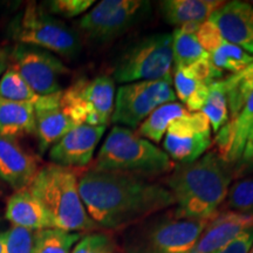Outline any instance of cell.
<instances>
[{
	"label": "cell",
	"instance_id": "cell-27",
	"mask_svg": "<svg viewBox=\"0 0 253 253\" xmlns=\"http://www.w3.org/2000/svg\"><path fill=\"white\" fill-rule=\"evenodd\" d=\"M82 238L79 232L60 229L36 231V253H71L75 244Z\"/></svg>",
	"mask_w": 253,
	"mask_h": 253
},
{
	"label": "cell",
	"instance_id": "cell-8",
	"mask_svg": "<svg viewBox=\"0 0 253 253\" xmlns=\"http://www.w3.org/2000/svg\"><path fill=\"white\" fill-rule=\"evenodd\" d=\"M176 99L172 77L122 84L115 94L112 122L137 128L155 109Z\"/></svg>",
	"mask_w": 253,
	"mask_h": 253
},
{
	"label": "cell",
	"instance_id": "cell-11",
	"mask_svg": "<svg viewBox=\"0 0 253 253\" xmlns=\"http://www.w3.org/2000/svg\"><path fill=\"white\" fill-rule=\"evenodd\" d=\"M148 6L141 0H103L80 19L79 27L89 39L108 42L130 30Z\"/></svg>",
	"mask_w": 253,
	"mask_h": 253
},
{
	"label": "cell",
	"instance_id": "cell-29",
	"mask_svg": "<svg viewBox=\"0 0 253 253\" xmlns=\"http://www.w3.org/2000/svg\"><path fill=\"white\" fill-rule=\"evenodd\" d=\"M210 59L217 68L235 74L248 67L253 61V55L249 54L235 43L224 40V42L213 53H211Z\"/></svg>",
	"mask_w": 253,
	"mask_h": 253
},
{
	"label": "cell",
	"instance_id": "cell-35",
	"mask_svg": "<svg viewBox=\"0 0 253 253\" xmlns=\"http://www.w3.org/2000/svg\"><path fill=\"white\" fill-rule=\"evenodd\" d=\"M253 245V227L245 230L213 253H249Z\"/></svg>",
	"mask_w": 253,
	"mask_h": 253
},
{
	"label": "cell",
	"instance_id": "cell-4",
	"mask_svg": "<svg viewBox=\"0 0 253 253\" xmlns=\"http://www.w3.org/2000/svg\"><path fill=\"white\" fill-rule=\"evenodd\" d=\"M175 169L166 151L131 129L115 126L101 145L91 170L131 175H161Z\"/></svg>",
	"mask_w": 253,
	"mask_h": 253
},
{
	"label": "cell",
	"instance_id": "cell-25",
	"mask_svg": "<svg viewBox=\"0 0 253 253\" xmlns=\"http://www.w3.org/2000/svg\"><path fill=\"white\" fill-rule=\"evenodd\" d=\"M224 82L226 88L230 120H232L240 112L253 91V61L240 72L227 77Z\"/></svg>",
	"mask_w": 253,
	"mask_h": 253
},
{
	"label": "cell",
	"instance_id": "cell-22",
	"mask_svg": "<svg viewBox=\"0 0 253 253\" xmlns=\"http://www.w3.org/2000/svg\"><path fill=\"white\" fill-rule=\"evenodd\" d=\"M201 24H189L177 27L172 38V60L175 68H185L192 63L209 58L205 50L199 45L196 31Z\"/></svg>",
	"mask_w": 253,
	"mask_h": 253
},
{
	"label": "cell",
	"instance_id": "cell-3",
	"mask_svg": "<svg viewBox=\"0 0 253 253\" xmlns=\"http://www.w3.org/2000/svg\"><path fill=\"white\" fill-rule=\"evenodd\" d=\"M78 179L74 168L49 164L38 171L28 188L49 213L55 229L79 233L100 229L84 207Z\"/></svg>",
	"mask_w": 253,
	"mask_h": 253
},
{
	"label": "cell",
	"instance_id": "cell-6",
	"mask_svg": "<svg viewBox=\"0 0 253 253\" xmlns=\"http://www.w3.org/2000/svg\"><path fill=\"white\" fill-rule=\"evenodd\" d=\"M11 33L21 45L38 47L67 59L75 58L81 50L78 34L34 2L28 4L12 23Z\"/></svg>",
	"mask_w": 253,
	"mask_h": 253
},
{
	"label": "cell",
	"instance_id": "cell-24",
	"mask_svg": "<svg viewBox=\"0 0 253 253\" xmlns=\"http://www.w3.org/2000/svg\"><path fill=\"white\" fill-rule=\"evenodd\" d=\"M173 89L176 97L190 113L201 112L209 94L210 84L192 78L183 69H173Z\"/></svg>",
	"mask_w": 253,
	"mask_h": 253
},
{
	"label": "cell",
	"instance_id": "cell-5",
	"mask_svg": "<svg viewBox=\"0 0 253 253\" xmlns=\"http://www.w3.org/2000/svg\"><path fill=\"white\" fill-rule=\"evenodd\" d=\"M208 223L178 218L173 210H166L128 227L123 250L126 253H189Z\"/></svg>",
	"mask_w": 253,
	"mask_h": 253
},
{
	"label": "cell",
	"instance_id": "cell-37",
	"mask_svg": "<svg viewBox=\"0 0 253 253\" xmlns=\"http://www.w3.org/2000/svg\"><path fill=\"white\" fill-rule=\"evenodd\" d=\"M8 59H9L8 53L6 52L5 49L0 48V78H1V75L4 74V72L8 67Z\"/></svg>",
	"mask_w": 253,
	"mask_h": 253
},
{
	"label": "cell",
	"instance_id": "cell-39",
	"mask_svg": "<svg viewBox=\"0 0 253 253\" xmlns=\"http://www.w3.org/2000/svg\"><path fill=\"white\" fill-rule=\"evenodd\" d=\"M249 253H253V245H252V248H251V250H250Z\"/></svg>",
	"mask_w": 253,
	"mask_h": 253
},
{
	"label": "cell",
	"instance_id": "cell-28",
	"mask_svg": "<svg viewBox=\"0 0 253 253\" xmlns=\"http://www.w3.org/2000/svg\"><path fill=\"white\" fill-rule=\"evenodd\" d=\"M0 97L13 102L32 103L36 106L41 99V95L34 93L13 68L7 67L0 78Z\"/></svg>",
	"mask_w": 253,
	"mask_h": 253
},
{
	"label": "cell",
	"instance_id": "cell-17",
	"mask_svg": "<svg viewBox=\"0 0 253 253\" xmlns=\"http://www.w3.org/2000/svg\"><path fill=\"white\" fill-rule=\"evenodd\" d=\"M253 227V214L226 211L209 220L189 253H213L245 230Z\"/></svg>",
	"mask_w": 253,
	"mask_h": 253
},
{
	"label": "cell",
	"instance_id": "cell-21",
	"mask_svg": "<svg viewBox=\"0 0 253 253\" xmlns=\"http://www.w3.org/2000/svg\"><path fill=\"white\" fill-rule=\"evenodd\" d=\"M0 134L15 138L36 134V110L32 103L0 97Z\"/></svg>",
	"mask_w": 253,
	"mask_h": 253
},
{
	"label": "cell",
	"instance_id": "cell-33",
	"mask_svg": "<svg viewBox=\"0 0 253 253\" xmlns=\"http://www.w3.org/2000/svg\"><path fill=\"white\" fill-rule=\"evenodd\" d=\"M94 0H52L46 2V8L53 14L65 18H75L89 9Z\"/></svg>",
	"mask_w": 253,
	"mask_h": 253
},
{
	"label": "cell",
	"instance_id": "cell-14",
	"mask_svg": "<svg viewBox=\"0 0 253 253\" xmlns=\"http://www.w3.org/2000/svg\"><path fill=\"white\" fill-rule=\"evenodd\" d=\"M61 91L41 96L34 106L36 110V135L41 153H45L73 128L80 126L63 106Z\"/></svg>",
	"mask_w": 253,
	"mask_h": 253
},
{
	"label": "cell",
	"instance_id": "cell-20",
	"mask_svg": "<svg viewBox=\"0 0 253 253\" xmlns=\"http://www.w3.org/2000/svg\"><path fill=\"white\" fill-rule=\"evenodd\" d=\"M224 4L219 0H166L160 7L168 23L179 27L204 23Z\"/></svg>",
	"mask_w": 253,
	"mask_h": 253
},
{
	"label": "cell",
	"instance_id": "cell-40",
	"mask_svg": "<svg viewBox=\"0 0 253 253\" xmlns=\"http://www.w3.org/2000/svg\"><path fill=\"white\" fill-rule=\"evenodd\" d=\"M249 2H250V4H251V5L253 6V1H249Z\"/></svg>",
	"mask_w": 253,
	"mask_h": 253
},
{
	"label": "cell",
	"instance_id": "cell-9",
	"mask_svg": "<svg viewBox=\"0 0 253 253\" xmlns=\"http://www.w3.org/2000/svg\"><path fill=\"white\" fill-rule=\"evenodd\" d=\"M61 100L78 125L107 126L115 104V84L108 75L79 80L62 90Z\"/></svg>",
	"mask_w": 253,
	"mask_h": 253
},
{
	"label": "cell",
	"instance_id": "cell-26",
	"mask_svg": "<svg viewBox=\"0 0 253 253\" xmlns=\"http://www.w3.org/2000/svg\"><path fill=\"white\" fill-rule=\"evenodd\" d=\"M201 112L207 116L210 122L211 130L216 134L229 122L230 112L224 80H217L210 84L207 101Z\"/></svg>",
	"mask_w": 253,
	"mask_h": 253
},
{
	"label": "cell",
	"instance_id": "cell-31",
	"mask_svg": "<svg viewBox=\"0 0 253 253\" xmlns=\"http://www.w3.org/2000/svg\"><path fill=\"white\" fill-rule=\"evenodd\" d=\"M227 207L236 212L253 214V178L233 183L226 196Z\"/></svg>",
	"mask_w": 253,
	"mask_h": 253
},
{
	"label": "cell",
	"instance_id": "cell-16",
	"mask_svg": "<svg viewBox=\"0 0 253 253\" xmlns=\"http://www.w3.org/2000/svg\"><path fill=\"white\" fill-rule=\"evenodd\" d=\"M38 171L36 157L24 150L15 138L0 134V178L20 191L30 188Z\"/></svg>",
	"mask_w": 253,
	"mask_h": 253
},
{
	"label": "cell",
	"instance_id": "cell-19",
	"mask_svg": "<svg viewBox=\"0 0 253 253\" xmlns=\"http://www.w3.org/2000/svg\"><path fill=\"white\" fill-rule=\"evenodd\" d=\"M6 219L12 225L33 231L55 229L52 218L30 189L15 191L6 204Z\"/></svg>",
	"mask_w": 253,
	"mask_h": 253
},
{
	"label": "cell",
	"instance_id": "cell-12",
	"mask_svg": "<svg viewBox=\"0 0 253 253\" xmlns=\"http://www.w3.org/2000/svg\"><path fill=\"white\" fill-rule=\"evenodd\" d=\"M211 143V126L207 116L202 112H189L169 126L164 135L163 148L171 160L185 164L207 154Z\"/></svg>",
	"mask_w": 253,
	"mask_h": 253
},
{
	"label": "cell",
	"instance_id": "cell-15",
	"mask_svg": "<svg viewBox=\"0 0 253 253\" xmlns=\"http://www.w3.org/2000/svg\"><path fill=\"white\" fill-rule=\"evenodd\" d=\"M209 19L224 39L253 55V6L249 1H225Z\"/></svg>",
	"mask_w": 253,
	"mask_h": 253
},
{
	"label": "cell",
	"instance_id": "cell-1",
	"mask_svg": "<svg viewBox=\"0 0 253 253\" xmlns=\"http://www.w3.org/2000/svg\"><path fill=\"white\" fill-rule=\"evenodd\" d=\"M78 188L88 216L103 229H128L175 207L167 186L131 173L90 169L79 176Z\"/></svg>",
	"mask_w": 253,
	"mask_h": 253
},
{
	"label": "cell",
	"instance_id": "cell-23",
	"mask_svg": "<svg viewBox=\"0 0 253 253\" xmlns=\"http://www.w3.org/2000/svg\"><path fill=\"white\" fill-rule=\"evenodd\" d=\"M188 113L185 107L179 102L162 104L138 126L137 134L153 143H160L171 122Z\"/></svg>",
	"mask_w": 253,
	"mask_h": 253
},
{
	"label": "cell",
	"instance_id": "cell-2",
	"mask_svg": "<svg viewBox=\"0 0 253 253\" xmlns=\"http://www.w3.org/2000/svg\"><path fill=\"white\" fill-rule=\"evenodd\" d=\"M231 179L227 163L214 153L175 167L167 178V188L175 199L173 213L184 219H212L226 199Z\"/></svg>",
	"mask_w": 253,
	"mask_h": 253
},
{
	"label": "cell",
	"instance_id": "cell-34",
	"mask_svg": "<svg viewBox=\"0 0 253 253\" xmlns=\"http://www.w3.org/2000/svg\"><path fill=\"white\" fill-rule=\"evenodd\" d=\"M196 38H197L199 45L202 46L209 55L213 53L221 43L224 42V38L221 36L220 31L210 19L199 25L196 31Z\"/></svg>",
	"mask_w": 253,
	"mask_h": 253
},
{
	"label": "cell",
	"instance_id": "cell-38",
	"mask_svg": "<svg viewBox=\"0 0 253 253\" xmlns=\"http://www.w3.org/2000/svg\"><path fill=\"white\" fill-rule=\"evenodd\" d=\"M0 253H4V232H0Z\"/></svg>",
	"mask_w": 253,
	"mask_h": 253
},
{
	"label": "cell",
	"instance_id": "cell-13",
	"mask_svg": "<svg viewBox=\"0 0 253 253\" xmlns=\"http://www.w3.org/2000/svg\"><path fill=\"white\" fill-rule=\"evenodd\" d=\"M107 126L80 125L73 128L50 147L53 164L65 168H84L93 161L95 149Z\"/></svg>",
	"mask_w": 253,
	"mask_h": 253
},
{
	"label": "cell",
	"instance_id": "cell-32",
	"mask_svg": "<svg viewBox=\"0 0 253 253\" xmlns=\"http://www.w3.org/2000/svg\"><path fill=\"white\" fill-rule=\"evenodd\" d=\"M119 244L109 233L95 232L79 240L71 253H118Z\"/></svg>",
	"mask_w": 253,
	"mask_h": 253
},
{
	"label": "cell",
	"instance_id": "cell-36",
	"mask_svg": "<svg viewBox=\"0 0 253 253\" xmlns=\"http://www.w3.org/2000/svg\"><path fill=\"white\" fill-rule=\"evenodd\" d=\"M243 158L245 161H252L253 160V123L250 128L248 140H246L244 151H243Z\"/></svg>",
	"mask_w": 253,
	"mask_h": 253
},
{
	"label": "cell",
	"instance_id": "cell-18",
	"mask_svg": "<svg viewBox=\"0 0 253 253\" xmlns=\"http://www.w3.org/2000/svg\"><path fill=\"white\" fill-rule=\"evenodd\" d=\"M253 123V91L237 114L216 134L218 155L225 162H235L243 156L248 135Z\"/></svg>",
	"mask_w": 253,
	"mask_h": 253
},
{
	"label": "cell",
	"instance_id": "cell-7",
	"mask_svg": "<svg viewBox=\"0 0 253 253\" xmlns=\"http://www.w3.org/2000/svg\"><path fill=\"white\" fill-rule=\"evenodd\" d=\"M171 34L148 36L129 47L116 62L113 80L121 84L154 81L171 77Z\"/></svg>",
	"mask_w": 253,
	"mask_h": 253
},
{
	"label": "cell",
	"instance_id": "cell-10",
	"mask_svg": "<svg viewBox=\"0 0 253 253\" xmlns=\"http://www.w3.org/2000/svg\"><path fill=\"white\" fill-rule=\"evenodd\" d=\"M8 67L24 79L31 89L41 96L63 90L62 81L69 73L63 62L48 50L19 43L12 50Z\"/></svg>",
	"mask_w": 253,
	"mask_h": 253
},
{
	"label": "cell",
	"instance_id": "cell-30",
	"mask_svg": "<svg viewBox=\"0 0 253 253\" xmlns=\"http://www.w3.org/2000/svg\"><path fill=\"white\" fill-rule=\"evenodd\" d=\"M4 253H36V231L12 225L4 232Z\"/></svg>",
	"mask_w": 253,
	"mask_h": 253
}]
</instances>
